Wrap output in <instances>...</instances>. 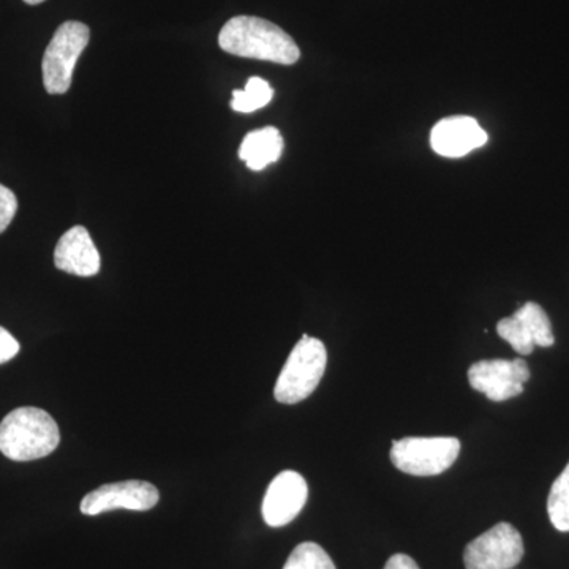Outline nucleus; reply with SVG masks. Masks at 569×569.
I'll use <instances>...</instances> for the list:
<instances>
[{"instance_id": "9b49d317", "label": "nucleus", "mask_w": 569, "mask_h": 569, "mask_svg": "<svg viewBox=\"0 0 569 569\" xmlns=\"http://www.w3.org/2000/svg\"><path fill=\"white\" fill-rule=\"evenodd\" d=\"M488 142V133L477 119L468 116H452L437 122L430 133V144L438 156L459 159Z\"/></svg>"}, {"instance_id": "423d86ee", "label": "nucleus", "mask_w": 569, "mask_h": 569, "mask_svg": "<svg viewBox=\"0 0 569 569\" xmlns=\"http://www.w3.org/2000/svg\"><path fill=\"white\" fill-rule=\"evenodd\" d=\"M522 557L523 541L518 529L500 522L468 542L463 563L467 569H515Z\"/></svg>"}, {"instance_id": "6ab92c4d", "label": "nucleus", "mask_w": 569, "mask_h": 569, "mask_svg": "<svg viewBox=\"0 0 569 569\" xmlns=\"http://www.w3.org/2000/svg\"><path fill=\"white\" fill-rule=\"evenodd\" d=\"M385 569H419V567L417 561L406 556V553H396L385 565Z\"/></svg>"}, {"instance_id": "1a4fd4ad", "label": "nucleus", "mask_w": 569, "mask_h": 569, "mask_svg": "<svg viewBox=\"0 0 569 569\" xmlns=\"http://www.w3.org/2000/svg\"><path fill=\"white\" fill-rule=\"evenodd\" d=\"M497 332L519 355H531L535 347L556 343L548 313L537 302H527L515 316L498 321Z\"/></svg>"}, {"instance_id": "a211bd4d", "label": "nucleus", "mask_w": 569, "mask_h": 569, "mask_svg": "<svg viewBox=\"0 0 569 569\" xmlns=\"http://www.w3.org/2000/svg\"><path fill=\"white\" fill-rule=\"evenodd\" d=\"M18 353H20V342L0 326V365L11 361Z\"/></svg>"}, {"instance_id": "2eb2a0df", "label": "nucleus", "mask_w": 569, "mask_h": 569, "mask_svg": "<svg viewBox=\"0 0 569 569\" xmlns=\"http://www.w3.org/2000/svg\"><path fill=\"white\" fill-rule=\"evenodd\" d=\"M550 522L559 531H569V463L553 481L548 498Z\"/></svg>"}, {"instance_id": "39448f33", "label": "nucleus", "mask_w": 569, "mask_h": 569, "mask_svg": "<svg viewBox=\"0 0 569 569\" xmlns=\"http://www.w3.org/2000/svg\"><path fill=\"white\" fill-rule=\"evenodd\" d=\"M460 441L455 437H407L392 441L391 462L413 477H437L459 458Z\"/></svg>"}, {"instance_id": "ddd939ff", "label": "nucleus", "mask_w": 569, "mask_h": 569, "mask_svg": "<svg viewBox=\"0 0 569 569\" xmlns=\"http://www.w3.org/2000/svg\"><path fill=\"white\" fill-rule=\"evenodd\" d=\"M283 138L276 127H264L246 134L239 157L244 160L252 171L264 170L269 164L277 162L282 156Z\"/></svg>"}, {"instance_id": "f3484780", "label": "nucleus", "mask_w": 569, "mask_h": 569, "mask_svg": "<svg viewBox=\"0 0 569 569\" xmlns=\"http://www.w3.org/2000/svg\"><path fill=\"white\" fill-rule=\"evenodd\" d=\"M18 211L17 194L0 183V234L9 228Z\"/></svg>"}, {"instance_id": "aec40b11", "label": "nucleus", "mask_w": 569, "mask_h": 569, "mask_svg": "<svg viewBox=\"0 0 569 569\" xmlns=\"http://www.w3.org/2000/svg\"><path fill=\"white\" fill-rule=\"evenodd\" d=\"M29 6H39V3L44 2V0H24Z\"/></svg>"}, {"instance_id": "9d476101", "label": "nucleus", "mask_w": 569, "mask_h": 569, "mask_svg": "<svg viewBox=\"0 0 569 569\" xmlns=\"http://www.w3.org/2000/svg\"><path fill=\"white\" fill-rule=\"evenodd\" d=\"M309 489L298 471L287 470L277 475L266 490L263 519L269 527H284L298 518L305 508Z\"/></svg>"}, {"instance_id": "4468645a", "label": "nucleus", "mask_w": 569, "mask_h": 569, "mask_svg": "<svg viewBox=\"0 0 569 569\" xmlns=\"http://www.w3.org/2000/svg\"><path fill=\"white\" fill-rule=\"evenodd\" d=\"M274 96L271 86L263 78L252 77L247 81L244 91L236 89L231 108L238 112H253L269 104Z\"/></svg>"}, {"instance_id": "f257e3e1", "label": "nucleus", "mask_w": 569, "mask_h": 569, "mask_svg": "<svg viewBox=\"0 0 569 569\" xmlns=\"http://www.w3.org/2000/svg\"><path fill=\"white\" fill-rule=\"evenodd\" d=\"M220 48L238 58L293 66L301 58L296 41L279 26L257 17L231 18L219 33Z\"/></svg>"}, {"instance_id": "f03ea898", "label": "nucleus", "mask_w": 569, "mask_h": 569, "mask_svg": "<svg viewBox=\"0 0 569 569\" xmlns=\"http://www.w3.org/2000/svg\"><path fill=\"white\" fill-rule=\"evenodd\" d=\"M59 443L58 422L41 408H17L0 422V452L17 462L47 458Z\"/></svg>"}, {"instance_id": "dca6fc26", "label": "nucleus", "mask_w": 569, "mask_h": 569, "mask_svg": "<svg viewBox=\"0 0 569 569\" xmlns=\"http://www.w3.org/2000/svg\"><path fill=\"white\" fill-rule=\"evenodd\" d=\"M283 569H337L328 552L316 542H302L288 557Z\"/></svg>"}, {"instance_id": "0eeeda50", "label": "nucleus", "mask_w": 569, "mask_h": 569, "mask_svg": "<svg viewBox=\"0 0 569 569\" xmlns=\"http://www.w3.org/2000/svg\"><path fill=\"white\" fill-rule=\"evenodd\" d=\"M530 380V369L523 359H485L468 369V381L475 391L482 392L492 402L518 397Z\"/></svg>"}, {"instance_id": "6e6552de", "label": "nucleus", "mask_w": 569, "mask_h": 569, "mask_svg": "<svg viewBox=\"0 0 569 569\" xmlns=\"http://www.w3.org/2000/svg\"><path fill=\"white\" fill-rule=\"evenodd\" d=\"M159 489L151 482L121 481L100 486L82 498L81 512L86 516H99L116 509L149 511L159 503Z\"/></svg>"}, {"instance_id": "f8f14e48", "label": "nucleus", "mask_w": 569, "mask_h": 569, "mask_svg": "<svg viewBox=\"0 0 569 569\" xmlns=\"http://www.w3.org/2000/svg\"><path fill=\"white\" fill-rule=\"evenodd\" d=\"M54 264L59 271L71 276L99 274L102 258L84 227H73L62 234L54 250Z\"/></svg>"}, {"instance_id": "7ed1b4c3", "label": "nucleus", "mask_w": 569, "mask_h": 569, "mask_svg": "<svg viewBox=\"0 0 569 569\" xmlns=\"http://www.w3.org/2000/svg\"><path fill=\"white\" fill-rule=\"evenodd\" d=\"M326 365H328V351L325 343L313 337L302 336L277 378L274 388L277 402L295 406L307 399L320 385Z\"/></svg>"}, {"instance_id": "20e7f679", "label": "nucleus", "mask_w": 569, "mask_h": 569, "mask_svg": "<svg viewBox=\"0 0 569 569\" xmlns=\"http://www.w3.org/2000/svg\"><path fill=\"white\" fill-rule=\"evenodd\" d=\"M89 40H91V31L80 21H67L59 26L41 62L43 84L48 93L62 96L69 91L74 67L82 51L88 47Z\"/></svg>"}]
</instances>
